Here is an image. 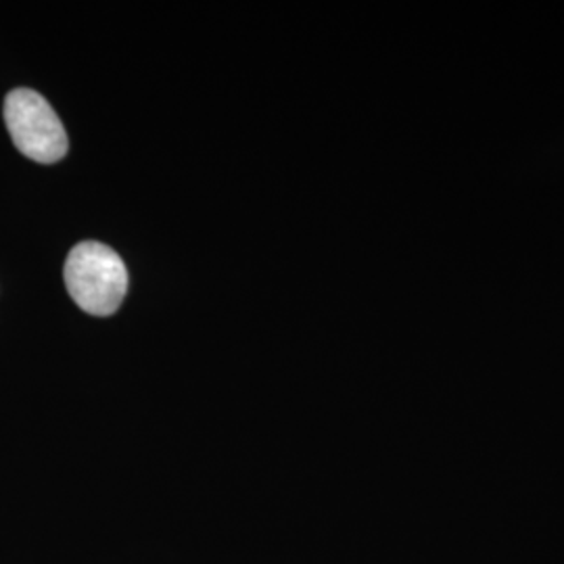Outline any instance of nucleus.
I'll list each match as a JSON object with an SVG mask.
<instances>
[{"mask_svg":"<svg viewBox=\"0 0 564 564\" xmlns=\"http://www.w3.org/2000/svg\"><path fill=\"white\" fill-rule=\"evenodd\" d=\"M65 284L72 300L84 312L109 316L126 297L128 270L111 247L102 242H80L67 256Z\"/></svg>","mask_w":564,"mask_h":564,"instance_id":"1","label":"nucleus"},{"mask_svg":"<svg viewBox=\"0 0 564 564\" xmlns=\"http://www.w3.org/2000/svg\"><path fill=\"white\" fill-rule=\"evenodd\" d=\"M4 121L21 153L39 163H57L67 153V132L48 101L30 90L15 88L4 99Z\"/></svg>","mask_w":564,"mask_h":564,"instance_id":"2","label":"nucleus"}]
</instances>
